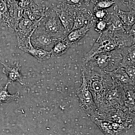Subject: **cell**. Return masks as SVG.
Instances as JSON below:
<instances>
[{
	"mask_svg": "<svg viewBox=\"0 0 135 135\" xmlns=\"http://www.w3.org/2000/svg\"><path fill=\"white\" fill-rule=\"evenodd\" d=\"M82 76L86 81L98 113L105 112L110 108L105 100L107 93L117 85L108 73L83 66Z\"/></svg>",
	"mask_w": 135,
	"mask_h": 135,
	"instance_id": "1",
	"label": "cell"
},
{
	"mask_svg": "<svg viewBox=\"0 0 135 135\" xmlns=\"http://www.w3.org/2000/svg\"><path fill=\"white\" fill-rule=\"evenodd\" d=\"M134 44V40L124 30L117 32L107 29L100 34L92 49L84 56L83 64L99 53L109 52L129 47Z\"/></svg>",
	"mask_w": 135,
	"mask_h": 135,
	"instance_id": "2",
	"label": "cell"
},
{
	"mask_svg": "<svg viewBox=\"0 0 135 135\" xmlns=\"http://www.w3.org/2000/svg\"><path fill=\"white\" fill-rule=\"evenodd\" d=\"M122 56L120 49L103 52L94 56L83 66L106 73H110L121 65Z\"/></svg>",
	"mask_w": 135,
	"mask_h": 135,
	"instance_id": "3",
	"label": "cell"
},
{
	"mask_svg": "<svg viewBox=\"0 0 135 135\" xmlns=\"http://www.w3.org/2000/svg\"><path fill=\"white\" fill-rule=\"evenodd\" d=\"M38 26L56 40L64 38L68 34L58 16L53 9H48Z\"/></svg>",
	"mask_w": 135,
	"mask_h": 135,
	"instance_id": "4",
	"label": "cell"
},
{
	"mask_svg": "<svg viewBox=\"0 0 135 135\" xmlns=\"http://www.w3.org/2000/svg\"><path fill=\"white\" fill-rule=\"evenodd\" d=\"M77 94L81 109L91 119L98 118L99 114L96 104L85 78L82 76V84L77 90Z\"/></svg>",
	"mask_w": 135,
	"mask_h": 135,
	"instance_id": "5",
	"label": "cell"
},
{
	"mask_svg": "<svg viewBox=\"0 0 135 135\" xmlns=\"http://www.w3.org/2000/svg\"><path fill=\"white\" fill-rule=\"evenodd\" d=\"M40 20L33 21L23 17L20 20L15 31L18 47L25 45L30 40Z\"/></svg>",
	"mask_w": 135,
	"mask_h": 135,
	"instance_id": "6",
	"label": "cell"
},
{
	"mask_svg": "<svg viewBox=\"0 0 135 135\" xmlns=\"http://www.w3.org/2000/svg\"><path fill=\"white\" fill-rule=\"evenodd\" d=\"M97 118L119 123L128 129L133 125L135 120V114L125 107L123 109H113L109 113L100 115Z\"/></svg>",
	"mask_w": 135,
	"mask_h": 135,
	"instance_id": "7",
	"label": "cell"
},
{
	"mask_svg": "<svg viewBox=\"0 0 135 135\" xmlns=\"http://www.w3.org/2000/svg\"><path fill=\"white\" fill-rule=\"evenodd\" d=\"M76 6L68 4L64 2L59 3L53 8L68 33L72 30Z\"/></svg>",
	"mask_w": 135,
	"mask_h": 135,
	"instance_id": "8",
	"label": "cell"
},
{
	"mask_svg": "<svg viewBox=\"0 0 135 135\" xmlns=\"http://www.w3.org/2000/svg\"><path fill=\"white\" fill-rule=\"evenodd\" d=\"M57 40L38 26L31 38V42L33 47L49 51H51Z\"/></svg>",
	"mask_w": 135,
	"mask_h": 135,
	"instance_id": "9",
	"label": "cell"
},
{
	"mask_svg": "<svg viewBox=\"0 0 135 135\" xmlns=\"http://www.w3.org/2000/svg\"><path fill=\"white\" fill-rule=\"evenodd\" d=\"M96 22L91 11L85 8L76 7L72 30L88 27L91 28Z\"/></svg>",
	"mask_w": 135,
	"mask_h": 135,
	"instance_id": "10",
	"label": "cell"
},
{
	"mask_svg": "<svg viewBox=\"0 0 135 135\" xmlns=\"http://www.w3.org/2000/svg\"><path fill=\"white\" fill-rule=\"evenodd\" d=\"M105 100L113 109L116 110L123 109L126 107L124 103V88L121 85H116L107 93Z\"/></svg>",
	"mask_w": 135,
	"mask_h": 135,
	"instance_id": "11",
	"label": "cell"
},
{
	"mask_svg": "<svg viewBox=\"0 0 135 135\" xmlns=\"http://www.w3.org/2000/svg\"><path fill=\"white\" fill-rule=\"evenodd\" d=\"M91 119L105 135H118L127 129L122 125L110 121L97 118Z\"/></svg>",
	"mask_w": 135,
	"mask_h": 135,
	"instance_id": "12",
	"label": "cell"
},
{
	"mask_svg": "<svg viewBox=\"0 0 135 135\" xmlns=\"http://www.w3.org/2000/svg\"><path fill=\"white\" fill-rule=\"evenodd\" d=\"M113 12L118 16L123 24V29L128 33L129 30L135 23V11L129 10L125 12L120 9L118 5L114 6Z\"/></svg>",
	"mask_w": 135,
	"mask_h": 135,
	"instance_id": "13",
	"label": "cell"
},
{
	"mask_svg": "<svg viewBox=\"0 0 135 135\" xmlns=\"http://www.w3.org/2000/svg\"><path fill=\"white\" fill-rule=\"evenodd\" d=\"M0 63L3 66V73L8 77V83L11 84L13 82H18L20 84H25L24 80L21 73L20 66L17 64L15 66H9L0 61Z\"/></svg>",
	"mask_w": 135,
	"mask_h": 135,
	"instance_id": "14",
	"label": "cell"
},
{
	"mask_svg": "<svg viewBox=\"0 0 135 135\" xmlns=\"http://www.w3.org/2000/svg\"><path fill=\"white\" fill-rule=\"evenodd\" d=\"M48 9L36 5L32 1L27 7L25 9L23 17L33 21L40 20Z\"/></svg>",
	"mask_w": 135,
	"mask_h": 135,
	"instance_id": "15",
	"label": "cell"
},
{
	"mask_svg": "<svg viewBox=\"0 0 135 135\" xmlns=\"http://www.w3.org/2000/svg\"><path fill=\"white\" fill-rule=\"evenodd\" d=\"M117 85H121L125 88L134 85V83L131 79L125 68L119 67L110 73H108Z\"/></svg>",
	"mask_w": 135,
	"mask_h": 135,
	"instance_id": "16",
	"label": "cell"
},
{
	"mask_svg": "<svg viewBox=\"0 0 135 135\" xmlns=\"http://www.w3.org/2000/svg\"><path fill=\"white\" fill-rule=\"evenodd\" d=\"M21 50L30 54L40 62L48 60L51 57L50 51L34 47L31 42Z\"/></svg>",
	"mask_w": 135,
	"mask_h": 135,
	"instance_id": "17",
	"label": "cell"
},
{
	"mask_svg": "<svg viewBox=\"0 0 135 135\" xmlns=\"http://www.w3.org/2000/svg\"><path fill=\"white\" fill-rule=\"evenodd\" d=\"M122 56L121 67L126 68L135 64V43L129 47L120 49Z\"/></svg>",
	"mask_w": 135,
	"mask_h": 135,
	"instance_id": "18",
	"label": "cell"
},
{
	"mask_svg": "<svg viewBox=\"0 0 135 135\" xmlns=\"http://www.w3.org/2000/svg\"><path fill=\"white\" fill-rule=\"evenodd\" d=\"M90 28L88 27H84L71 30L64 38L65 40L73 46L77 43L83 38Z\"/></svg>",
	"mask_w": 135,
	"mask_h": 135,
	"instance_id": "19",
	"label": "cell"
},
{
	"mask_svg": "<svg viewBox=\"0 0 135 135\" xmlns=\"http://www.w3.org/2000/svg\"><path fill=\"white\" fill-rule=\"evenodd\" d=\"M125 106L135 114V88L134 85L124 88Z\"/></svg>",
	"mask_w": 135,
	"mask_h": 135,
	"instance_id": "20",
	"label": "cell"
},
{
	"mask_svg": "<svg viewBox=\"0 0 135 135\" xmlns=\"http://www.w3.org/2000/svg\"><path fill=\"white\" fill-rule=\"evenodd\" d=\"M71 47V46L64 38L57 40L51 50V57H57L62 55Z\"/></svg>",
	"mask_w": 135,
	"mask_h": 135,
	"instance_id": "21",
	"label": "cell"
},
{
	"mask_svg": "<svg viewBox=\"0 0 135 135\" xmlns=\"http://www.w3.org/2000/svg\"><path fill=\"white\" fill-rule=\"evenodd\" d=\"M107 29L113 32H117L124 30L122 22L117 15L113 12L109 13L107 18Z\"/></svg>",
	"mask_w": 135,
	"mask_h": 135,
	"instance_id": "22",
	"label": "cell"
},
{
	"mask_svg": "<svg viewBox=\"0 0 135 135\" xmlns=\"http://www.w3.org/2000/svg\"><path fill=\"white\" fill-rule=\"evenodd\" d=\"M9 83H7L4 87L0 88V104L9 103L15 101L19 97V93L11 95L9 93L8 87Z\"/></svg>",
	"mask_w": 135,
	"mask_h": 135,
	"instance_id": "23",
	"label": "cell"
},
{
	"mask_svg": "<svg viewBox=\"0 0 135 135\" xmlns=\"http://www.w3.org/2000/svg\"><path fill=\"white\" fill-rule=\"evenodd\" d=\"M116 2V1L114 0H97L94 2L93 10L106 9L112 7Z\"/></svg>",
	"mask_w": 135,
	"mask_h": 135,
	"instance_id": "24",
	"label": "cell"
},
{
	"mask_svg": "<svg viewBox=\"0 0 135 135\" xmlns=\"http://www.w3.org/2000/svg\"><path fill=\"white\" fill-rule=\"evenodd\" d=\"M96 31L99 34H101L106 31L108 27L107 19L104 20H98L95 23L94 25Z\"/></svg>",
	"mask_w": 135,
	"mask_h": 135,
	"instance_id": "25",
	"label": "cell"
},
{
	"mask_svg": "<svg viewBox=\"0 0 135 135\" xmlns=\"http://www.w3.org/2000/svg\"><path fill=\"white\" fill-rule=\"evenodd\" d=\"M93 11L94 17L98 20L106 19L109 14L107 9H97Z\"/></svg>",
	"mask_w": 135,
	"mask_h": 135,
	"instance_id": "26",
	"label": "cell"
},
{
	"mask_svg": "<svg viewBox=\"0 0 135 135\" xmlns=\"http://www.w3.org/2000/svg\"><path fill=\"white\" fill-rule=\"evenodd\" d=\"M128 75L134 83H135V64L125 68Z\"/></svg>",
	"mask_w": 135,
	"mask_h": 135,
	"instance_id": "27",
	"label": "cell"
},
{
	"mask_svg": "<svg viewBox=\"0 0 135 135\" xmlns=\"http://www.w3.org/2000/svg\"><path fill=\"white\" fill-rule=\"evenodd\" d=\"M123 5L127 7L129 10L135 11V0H118Z\"/></svg>",
	"mask_w": 135,
	"mask_h": 135,
	"instance_id": "28",
	"label": "cell"
},
{
	"mask_svg": "<svg viewBox=\"0 0 135 135\" xmlns=\"http://www.w3.org/2000/svg\"><path fill=\"white\" fill-rule=\"evenodd\" d=\"M17 5L25 9L27 7L33 0H15Z\"/></svg>",
	"mask_w": 135,
	"mask_h": 135,
	"instance_id": "29",
	"label": "cell"
},
{
	"mask_svg": "<svg viewBox=\"0 0 135 135\" xmlns=\"http://www.w3.org/2000/svg\"><path fill=\"white\" fill-rule=\"evenodd\" d=\"M83 0H65L64 2L70 5H74L77 7H81L82 5Z\"/></svg>",
	"mask_w": 135,
	"mask_h": 135,
	"instance_id": "30",
	"label": "cell"
},
{
	"mask_svg": "<svg viewBox=\"0 0 135 135\" xmlns=\"http://www.w3.org/2000/svg\"><path fill=\"white\" fill-rule=\"evenodd\" d=\"M129 35L133 37L134 42L135 43V23L133 25L128 33Z\"/></svg>",
	"mask_w": 135,
	"mask_h": 135,
	"instance_id": "31",
	"label": "cell"
},
{
	"mask_svg": "<svg viewBox=\"0 0 135 135\" xmlns=\"http://www.w3.org/2000/svg\"><path fill=\"white\" fill-rule=\"evenodd\" d=\"M83 1L87 7H89L90 4L91 3H93L94 2V0H83Z\"/></svg>",
	"mask_w": 135,
	"mask_h": 135,
	"instance_id": "32",
	"label": "cell"
},
{
	"mask_svg": "<svg viewBox=\"0 0 135 135\" xmlns=\"http://www.w3.org/2000/svg\"><path fill=\"white\" fill-rule=\"evenodd\" d=\"M10 0H0V7H1L5 2H7Z\"/></svg>",
	"mask_w": 135,
	"mask_h": 135,
	"instance_id": "33",
	"label": "cell"
},
{
	"mask_svg": "<svg viewBox=\"0 0 135 135\" xmlns=\"http://www.w3.org/2000/svg\"><path fill=\"white\" fill-rule=\"evenodd\" d=\"M134 87L135 88V83H134Z\"/></svg>",
	"mask_w": 135,
	"mask_h": 135,
	"instance_id": "34",
	"label": "cell"
},
{
	"mask_svg": "<svg viewBox=\"0 0 135 135\" xmlns=\"http://www.w3.org/2000/svg\"></svg>",
	"mask_w": 135,
	"mask_h": 135,
	"instance_id": "35",
	"label": "cell"
}]
</instances>
